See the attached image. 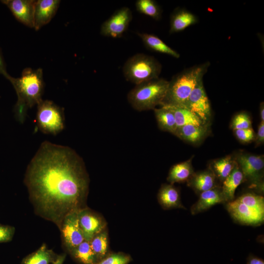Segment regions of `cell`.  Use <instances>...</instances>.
<instances>
[{"mask_svg": "<svg viewBox=\"0 0 264 264\" xmlns=\"http://www.w3.org/2000/svg\"><path fill=\"white\" fill-rule=\"evenodd\" d=\"M24 182L37 213L60 229L67 215L82 209L89 181L75 151L45 141L27 167Z\"/></svg>", "mask_w": 264, "mask_h": 264, "instance_id": "6da1fadb", "label": "cell"}, {"mask_svg": "<svg viewBox=\"0 0 264 264\" xmlns=\"http://www.w3.org/2000/svg\"><path fill=\"white\" fill-rule=\"evenodd\" d=\"M42 68L33 69L26 68L21 77L14 78L10 75L7 79L11 83L17 94V101L14 108L16 119L23 123L26 119L27 110L42 101L44 89Z\"/></svg>", "mask_w": 264, "mask_h": 264, "instance_id": "7a4b0ae2", "label": "cell"}, {"mask_svg": "<svg viewBox=\"0 0 264 264\" xmlns=\"http://www.w3.org/2000/svg\"><path fill=\"white\" fill-rule=\"evenodd\" d=\"M207 65L196 66L175 76L171 82L166 95L161 106L185 107L191 92L201 79Z\"/></svg>", "mask_w": 264, "mask_h": 264, "instance_id": "3957f363", "label": "cell"}, {"mask_svg": "<svg viewBox=\"0 0 264 264\" xmlns=\"http://www.w3.org/2000/svg\"><path fill=\"white\" fill-rule=\"evenodd\" d=\"M169 85V81L159 77L136 85L129 92L128 101L138 111L154 110L162 105Z\"/></svg>", "mask_w": 264, "mask_h": 264, "instance_id": "277c9868", "label": "cell"}, {"mask_svg": "<svg viewBox=\"0 0 264 264\" xmlns=\"http://www.w3.org/2000/svg\"><path fill=\"white\" fill-rule=\"evenodd\" d=\"M161 71V66L154 57L142 53L130 57L123 68L126 79L136 85L158 78Z\"/></svg>", "mask_w": 264, "mask_h": 264, "instance_id": "5b68a950", "label": "cell"}, {"mask_svg": "<svg viewBox=\"0 0 264 264\" xmlns=\"http://www.w3.org/2000/svg\"><path fill=\"white\" fill-rule=\"evenodd\" d=\"M36 122L43 133L56 135L65 128L64 109L50 100H43L38 105Z\"/></svg>", "mask_w": 264, "mask_h": 264, "instance_id": "8992f818", "label": "cell"}, {"mask_svg": "<svg viewBox=\"0 0 264 264\" xmlns=\"http://www.w3.org/2000/svg\"><path fill=\"white\" fill-rule=\"evenodd\" d=\"M244 177L251 188L264 191V157L263 155H254L243 152L234 157Z\"/></svg>", "mask_w": 264, "mask_h": 264, "instance_id": "52a82bcc", "label": "cell"}, {"mask_svg": "<svg viewBox=\"0 0 264 264\" xmlns=\"http://www.w3.org/2000/svg\"><path fill=\"white\" fill-rule=\"evenodd\" d=\"M132 19L131 10L123 7L115 11L101 25L102 35L113 38H120L127 29Z\"/></svg>", "mask_w": 264, "mask_h": 264, "instance_id": "ba28073f", "label": "cell"}, {"mask_svg": "<svg viewBox=\"0 0 264 264\" xmlns=\"http://www.w3.org/2000/svg\"><path fill=\"white\" fill-rule=\"evenodd\" d=\"M185 107L207 124L211 116V110L209 99L203 85L202 79L198 83L191 92Z\"/></svg>", "mask_w": 264, "mask_h": 264, "instance_id": "9c48e42d", "label": "cell"}, {"mask_svg": "<svg viewBox=\"0 0 264 264\" xmlns=\"http://www.w3.org/2000/svg\"><path fill=\"white\" fill-rule=\"evenodd\" d=\"M226 207L232 218L240 223L257 226L264 222V214L250 208L237 199L227 202Z\"/></svg>", "mask_w": 264, "mask_h": 264, "instance_id": "30bf717a", "label": "cell"}, {"mask_svg": "<svg viewBox=\"0 0 264 264\" xmlns=\"http://www.w3.org/2000/svg\"><path fill=\"white\" fill-rule=\"evenodd\" d=\"M78 212L67 215L60 228L64 243L70 251L85 241L79 223Z\"/></svg>", "mask_w": 264, "mask_h": 264, "instance_id": "8fae6325", "label": "cell"}, {"mask_svg": "<svg viewBox=\"0 0 264 264\" xmlns=\"http://www.w3.org/2000/svg\"><path fill=\"white\" fill-rule=\"evenodd\" d=\"M36 1L3 0L1 1L9 8L17 20L26 26L34 28Z\"/></svg>", "mask_w": 264, "mask_h": 264, "instance_id": "7c38bea8", "label": "cell"}, {"mask_svg": "<svg viewBox=\"0 0 264 264\" xmlns=\"http://www.w3.org/2000/svg\"><path fill=\"white\" fill-rule=\"evenodd\" d=\"M60 3L59 0H38L36 1L34 26L38 30L47 24L55 15Z\"/></svg>", "mask_w": 264, "mask_h": 264, "instance_id": "4fadbf2b", "label": "cell"}, {"mask_svg": "<svg viewBox=\"0 0 264 264\" xmlns=\"http://www.w3.org/2000/svg\"><path fill=\"white\" fill-rule=\"evenodd\" d=\"M78 217L85 241L90 242L102 231L103 228L102 222L96 215L84 209L78 212Z\"/></svg>", "mask_w": 264, "mask_h": 264, "instance_id": "5bb4252c", "label": "cell"}, {"mask_svg": "<svg viewBox=\"0 0 264 264\" xmlns=\"http://www.w3.org/2000/svg\"><path fill=\"white\" fill-rule=\"evenodd\" d=\"M221 203L225 202L221 187L218 186L199 194L198 199L191 207V212L192 215H196Z\"/></svg>", "mask_w": 264, "mask_h": 264, "instance_id": "9a60e30c", "label": "cell"}, {"mask_svg": "<svg viewBox=\"0 0 264 264\" xmlns=\"http://www.w3.org/2000/svg\"><path fill=\"white\" fill-rule=\"evenodd\" d=\"M187 182V185L199 194L219 186L217 178L209 169L194 173Z\"/></svg>", "mask_w": 264, "mask_h": 264, "instance_id": "2e32d148", "label": "cell"}, {"mask_svg": "<svg viewBox=\"0 0 264 264\" xmlns=\"http://www.w3.org/2000/svg\"><path fill=\"white\" fill-rule=\"evenodd\" d=\"M158 200L164 209L185 208L178 190L173 184H164L159 189Z\"/></svg>", "mask_w": 264, "mask_h": 264, "instance_id": "e0dca14e", "label": "cell"}, {"mask_svg": "<svg viewBox=\"0 0 264 264\" xmlns=\"http://www.w3.org/2000/svg\"><path fill=\"white\" fill-rule=\"evenodd\" d=\"M208 128L207 124L202 126L186 125L177 128L174 135L185 141L197 144L207 135Z\"/></svg>", "mask_w": 264, "mask_h": 264, "instance_id": "ac0fdd59", "label": "cell"}, {"mask_svg": "<svg viewBox=\"0 0 264 264\" xmlns=\"http://www.w3.org/2000/svg\"><path fill=\"white\" fill-rule=\"evenodd\" d=\"M244 181L242 173L237 164L230 174L222 182L221 190L225 203L235 199L236 190Z\"/></svg>", "mask_w": 264, "mask_h": 264, "instance_id": "d6986e66", "label": "cell"}, {"mask_svg": "<svg viewBox=\"0 0 264 264\" xmlns=\"http://www.w3.org/2000/svg\"><path fill=\"white\" fill-rule=\"evenodd\" d=\"M167 106L174 113L177 128L186 125L202 126L207 124L186 107L178 106Z\"/></svg>", "mask_w": 264, "mask_h": 264, "instance_id": "ffe728a7", "label": "cell"}, {"mask_svg": "<svg viewBox=\"0 0 264 264\" xmlns=\"http://www.w3.org/2000/svg\"><path fill=\"white\" fill-rule=\"evenodd\" d=\"M236 164L234 158L231 155H227L212 161L209 169L217 179L222 182L230 174Z\"/></svg>", "mask_w": 264, "mask_h": 264, "instance_id": "44dd1931", "label": "cell"}, {"mask_svg": "<svg viewBox=\"0 0 264 264\" xmlns=\"http://www.w3.org/2000/svg\"><path fill=\"white\" fill-rule=\"evenodd\" d=\"M145 46L149 49L178 58L179 54L158 37L146 33H137Z\"/></svg>", "mask_w": 264, "mask_h": 264, "instance_id": "7402d4cb", "label": "cell"}, {"mask_svg": "<svg viewBox=\"0 0 264 264\" xmlns=\"http://www.w3.org/2000/svg\"><path fill=\"white\" fill-rule=\"evenodd\" d=\"M194 173L190 159L173 166L169 172L167 180L171 184L187 181Z\"/></svg>", "mask_w": 264, "mask_h": 264, "instance_id": "603a6c76", "label": "cell"}, {"mask_svg": "<svg viewBox=\"0 0 264 264\" xmlns=\"http://www.w3.org/2000/svg\"><path fill=\"white\" fill-rule=\"evenodd\" d=\"M154 110L159 128L163 131L174 134L177 127L171 110L166 106H161V108H155Z\"/></svg>", "mask_w": 264, "mask_h": 264, "instance_id": "cb8c5ba5", "label": "cell"}, {"mask_svg": "<svg viewBox=\"0 0 264 264\" xmlns=\"http://www.w3.org/2000/svg\"><path fill=\"white\" fill-rule=\"evenodd\" d=\"M196 22L197 18L192 13L184 10L176 11L171 19L170 32L181 31Z\"/></svg>", "mask_w": 264, "mask_h": 264, "instance_id": "d4e9b609", "label": "cell"}, {"mask_svg": "<svg viewBox=\"0 0 264 264\" xmlns=\"http://www.w3.org/2000/svg\"><path fill=\"white\" fill-rule=\"evenodd\" d=\"M54 252L44 243L36 251L24 258L21 264H50L57 258Z\"/></svg>", "mask_w": 264, "mask_h": 264, "instance_id": "484cf974", "label": "cell"}, {"mask_svg": "<svg viewBox=\"0 0 264 264\" xmlns=\"http://www.w3.org/2000/svg\"><path fill=\"white\" fill-rule=\"evenodd\" d=\"M70 252L73 256L83 264H96L97 263L89 242L84 241Z\"/></svg>", "mask_w": 264, "mask_h": 264, "instance_id": "4316f807", "label": "cell"}, {"mask_svg": "<svg viewBox=\"0 0 264 264\" xmlns=\"http://www.w3.org/2000/svg\"><path fill=\"white\" fill-rule=\"evenodd\" d=\"M90 244L96 260H102L107 254L108 249L107 233L105 232L98 233L91 240Z\"/></svg>", "mask_w": 264, "mask_h": 264, "instance_id": "83f0119b", "label": "cell"}, {"mask_svg": "<svg viewBox=\"0 0 264 264\" xmlns=\"http://www.w3.org/2000/svg\"><path fill=\"white\" fill-rule=\"evenodd\" d=\"M135 7L139 13L158 20L161 17V9L156 2L153 0H137Z\"/></svg>", "mask_w": 264, "mask_h": 264, "instance_id": "f1b7e54d", "label": "cell"}, {"mask_svg": "<svg viewBox=\"0 0 264 264\" xmlns=\"http://www.w3.org/2000/svg\"><path fill=\"white\" fill-rule=\"evenodd\" d=\"M240 202L250 208L264 214V198L254 193H247L237 198Z\"/></svg>", "mask_w": 264, "mask_h": 264, "instance_id": "f546056e", "label": "cell"}, {"mask_svg": "<svg viewBox=\"0 0 264 264\" xmlns=\"http://www.w3.org/2000/svg\"><path fill=\"white\" fill-rule=\"evenodd\" d=\"M231 128L233 130L252 128L250 116L245 112L238 113L232 119Z\"/></svg>", "mask_w": 264, "mask_h": 264, "instance_id": "4dcf8cb0", "label": "cell"}, {"mask_svg": "<svg viewBox=\"0 0 264 264\" xmlns=\"http://www.w3.org/2000/svg\"><path fill=\"white\" fill-rule=\"evenodd\" d=\"M131 257L122 253H113L101 260L96 264H128Z\"/></svg>", "mask_w": 264, "mask_h": 264, "instance_id": "1f68e13d", "label": "cell"}, {"mask_svg": "<svg viewBox=\"0 0 264 264\" xmlns=\"http://www.w3.org/2000/svg\"><path fill=\"white\" fill-rule=\"evenodd\" d=\"M233 131L236 137L242 143H249L255 140L256 134L252 128Z\"/></svg>", "mask_w": 264, "mask_h": 264, "instance_id": "d6a6232c", "label": "cell"}, {"mask_svg": "<svg viewBox=\"0 0 264 264\" xmlns=\"http://www.w3.org/2000/svg\"><path fill=\"white\" fill-rule=\"evenodd\" d=\"M13 226L0 224V243L11 241L14 235Z\"/></svg>", "mask_w": 264, "mask_h": 264, "instance_id": "836d02e7", "label": "cell"}, {"mask_svg": "<svg viewBox=\"0 0 264 264\" xmlns=\"http://www.w3.org/2000/svg\"><path fill=\"white\" fill-rule=\"evenodd\" d=\"M257 146L263 144L264 142V122L261 121L255 134V140Z\"/></svg>", "mask_w": 264, "mask_h": 264, "instance_id": "e575fe53", "label": "cell"}, {"mask_svg": "<svg viewBox=\"0 0 264 264\" xmlns=\"http://www.w3.org/2000/svg\"><path fill=\"white\" fill-rule=\"evenodd\" d=\"M0 73L2 74L6 79H7L10 75L8 74L6 71V65L4 62L3 57L0 50Z\"/></svg>", "mask_w": 264, "mask_h": 264, "instance_id": "d590c367", "label": "cell"}, {"mask_svg": "<svg viewBox=\"0 0 264 264\" xmlns=\"http://www.w3.org/2000/svg\"><path fill=\"white\" fill-rule=\"evenodd\" d=\"M247 264H264V261L259 257L250 255L248 258Z\"/></svg>", "mask_w": 264, "mask_h": 264, "instance_id": "8d00e7d4", "label": "cell"}, {"mask_svg": "<svg viewBox=\"0 0 264 264\" xmlns=\"http://www.w3.org/2000/svg\"><path fill=\"white\" fill-rule=\"evenodd\" d=\"M66 259V255L62 254L57 256L55 261L52 263V264H63Z\"/></svg>", "mask_w": 264, "mask_h": 264, "instance_id": "74e56055", "label": "cell"}, {"mask_svg": "<svg viewBox=\"0 0 264 264\" xmlns=\"http://www.w3.org/2000/svg\"><path fill=\"white\" fill-rule=\"evenodd\" d=\"M260 117L261 121L264 122V103H262L260 105Z\"/></svg>", "mask_w": 264, "mask_h": 264, "instance_id": "f35d334b", "label": "cell"}]
</instances>
